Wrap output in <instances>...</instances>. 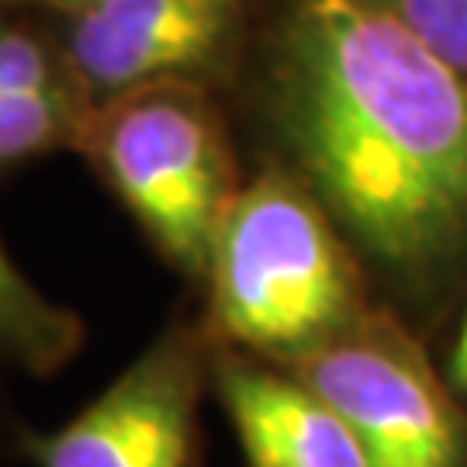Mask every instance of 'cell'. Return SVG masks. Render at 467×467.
I'll use <instances>...</instances> for the list:
<instances>
[{"label": "cell", "mask_w": 467, "mask_h": 467, "mask_svg": "<svg viewBox=\"0 0 467 467\" xmlns=\"http://www.w3.org/2000/svg\"><path fill=\"white\" fill-rule=\"evenodd\" d=\"M267 98L312 191L364 250L401 274L467 250V77L388 0H287Z\"/></svg>", "instance_id": "obj_1"}, {"label": "cell", "mask_w": 467, "mask_h": 467, "mask_svg": "<svg viewBox=\"0 0 467 467\" xmlns=\"http://www.w3.org/2000/svg\"><path fill=\"white\" fill-rule=\"evenodd\" d=\"M204 274L218 333L284 364L364 318V284L336 218L284 173L239 187Z\"/></svg>", "instance_id": "obj_2"}, {"label": "cell", "mask_w": 467, "mask_h": 467, "mask_svg": "<svg viewBox=\"0 0 467 467\" xmlns=\"http://www.w3.org/2000/svg\"><path fill=\"white\" fill-rule=\"evenodd\" d=\"M77 150L177 267L208 270L239 187L204 84H156L94 104Z\"/></svg>", "instance_id": "obj_3"}, {"label": "cell", "mask_w": 467, "mask_h": 467, "mask_svg": "<svg viewBox=\"0 0 467 467\" xmlns=\"http://www.w3.org/2000/svg\"><path fill=\"white\" fill-rule=\"evenodd\" d=\"M291 368L347 419L370 467H461V416L395 322L364 316Z\"/></svg>", "instance_id": "obj_4"}, {"label": "cell", "mask_w": 467, "mask_h": 467, "mask_svg": "<svg viewBox=\"0 0 467 467\" xmlns=\"http://www.w3.org/2000/svg\"><path fill=\"white\" fill-rule=\"evenodd\" d=\"M250 0H104L63 17L59 46L90 108L156 84H208L229 67Z\"/></svg>", "instance_id": "obj_5"}, {"label": "cell", "mask_w": 467, "mask_h": 467, "mask_svg": "<svg viewBox=\"0 0 467 467\" xmlns=\"http://www.w3.org/2000/svg\"><path fill=\"white\" fill-rule=\"evenodd\" d=\"M198 350L167 336L63 430L28 436L25 451L35 467H198Z\"/></svg>", "instance_id": "obj_6"}, {"label": "cell", "mask_w": 467, "mask_h": 467, "mask_svg": "<svg viewBox=\"0 0 467 467\" xmlns=\"http://www.w3.org/2000/svg\"><path fill=\"white\" fill-rule=\"evenodd\" d=\"M218 388L250 467H370L347 419L301 378L229 360Z\"/></svg>", "instance_id": "obj_7"}, {"label": "cell", "mask_w": 467, "mask_h": 467, "mask_svg": "<svg viewBox=\"0 0 467 467\" xmlns=\"http://www.w3.org/2000/svg\"><path fill=\"white\" fill-rule=\"evenodd\" d=\"M80 318L35 287L0 246V353L32 374H52L80 350Z\"/></svg>", "instance_id": "obj_8"}, {"label": "cell", "mask_w": 467, "mask_h": 467, "mask_svg": "<svg viewBox=\"0 0 467 467\" xmlns=\"http://www.w3.org/2000/svg\"><path fill=\"white\" fill-rule=\"evenodd\" d=\"M87 118H90V100L80 90H59V94L0 90V167L46 156L63 146H80Z\"/></svg>", "instance_id": "obj_9"}, {"label": "cell", "mask_w": 467, "mask_h": 467, "mask_svg": "<svg viewBox=\"0 0 467 467\" xmlns=\"http://www.w3.org/2000/svg\"><path fill=\"white\" fill-rule=\"evenodd\" d=\"M0 90L59 94V90H80V84L59 38H46L42 32L0 17Z\"/></svg>", "instance_id": "obj_10"}, {"label": "cell", "mask_w": 467, "mask_h": 467, "mask_svg": "<svg viewBox=\"0 0 467 467\" xmlns=\"http://www.w3.org/2000/svg\"><path fill=\"white\" fill-rule=\"evenodd\" d=\"M395 15L467 77V0H388Z\"/></svg>", "instance_id": "obj_11"}, {"label": "cell", "mask_w": 467, "mask_h": 467, "mask_svg": "<svg viewBox=\"0 0 467 467\" xmlns=\"http://www.w3.org/2000/svg\"><path fill=\"white\" fill-rule=\"evenodd\" d=\"M104 0H0V11H21V7H28V11H52V15L59 17H77L90 11V7H98Z\"/></svg>", "instance_id": "obj_12"}, {"label": "cell", "mask_w": 467, "mask_h": 467, "mask_svg": "<svg viewBox=\"0 0 467 467\" xmlns=\"http://www.w3.org/2000/svg\"><path fill=\"white\" fill-rule=\"evenodd\" d=\"M451 378H453V384H457V391L467 395V316H464V329L457 336V347H453V357H451Z\"/></svg>", "instance_id": "obj_13"}]
</instances>
